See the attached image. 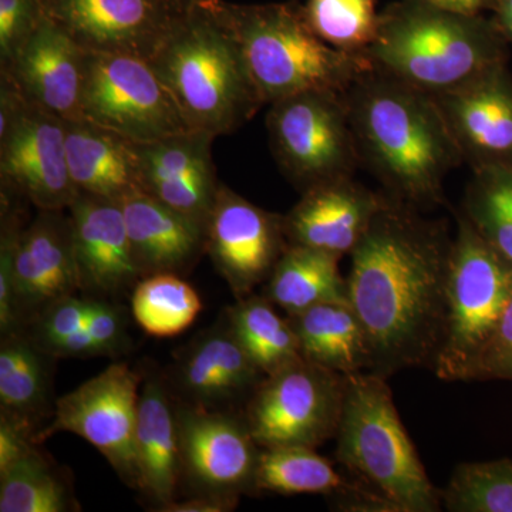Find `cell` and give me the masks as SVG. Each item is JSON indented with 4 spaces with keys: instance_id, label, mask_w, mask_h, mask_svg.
I'll use <instances>...</instances> for the list:
<instances>
[{
    "instance_id": "1",
    "label": "cell",
    "mask_w": 512,
    "mask_h": 512,
    "mask_svg": "<svg viewBox=\"0 0 512 512\" xmlns=\"http://www.w3.org/2000/svg\"><path fill=\"white\" fill-rule=\"evenodd\" d=\"M454 238L443 221L389 197L353 249L349 305L365 332L366 372L389 379L436 366L446 336Z\"/></svg>"
},
{
    "instance_id": "2",
    "label": "cell",
    "mask_w": 512,
    "mask_h": 512,
    "mask_svg": "<svg viewBox=\"0 0 512 512\" xmlns=\"http://www.w3.org/2000/svg\"><path fill=\"white\" fill-rule=\"evenodd\" d=\"M360 165L384 194L414 208L444 201V180L463 163L434 97L375 70L345 92Z\"/></svg>"
},
{
    "instance_id": "3",
    "label": "cell",
    "mask_w": 512,
    "mask_h": 512,
    "mask_svg": "<svg viewBox=\"0 0 512 512\" xmlns=\"http://www.w3.org/2000/svg\"><path fill=\"white\" fill-rule=\"evenodd\" d=\"M147 62L191 130L231 134L265 106L220 0L185 10Z\"/></svg>"
},
{
    "instance_id": "4",
    "label": "cell",
    "mask_w": 512,
    "mask_h": 512,
    "mask_svg": "<svg viewBox=\"0 0 512 512\" xmlns=\"http://www.w3.org/2000/svg\"><path fill=\"white\" fill-rule=\"evenodd\" d=\"M370 70L431 97L451 92L507 60V40L493 20L400 0L380 13Z\"/></svg>"
},
{
    "instance_id": "5",
    "label": "cell",
    "mask_w": 512,
    "mask_h": 512,
    "mask_svg": "<svg viewBox=\"0 0 512 512\" xmlns=\"http://www.w3.org/2000/svg\"><path fill=\"white\" fill-rule=\"evenodd\" d=\"M220 10L268 106L308 90L346 92L360 74L370 70L365 57L323 42L296 0L265 5L220 0Z\"/></svg>"
},
{
    "instance_id": "6",
    "label": "cell",
    "mask_w": 512,
    "mask_h": 512,
    "mask_svg": "<svg viewBox=\"0 0 512 512\" xmlns=\"http://www.w3.org/2000/svg\"><path fill=\"white\" fill-rule=\"evenodd\" d=\"M336 458L397 512H437L443 498L404 429L387 379L346 376Z\"/></svg>"
},
{
    "instance_id": "7",
    "label": "cell",
    "mask_w": 512,
    "mask_h": 512,
    "mask_svg": "<svg viewBox=\"0 0 512 512\" xmlns=\"http://www.w3.org/2000/svg\"><path fill=\"white\" fill-rule=\"evenodd\" d=\"M511 293L512 264L461 212L448 271L446 336L433 369L437 377L470 382Z\"/></svg>"
},
{
    "instance_id": "8",
    "label": "cell",
    "mask_w": 512,
    "mask_h": 512,
    "mask_svg": "<svg viewBox=\"0 0 512 512\" xmlns=\"http://www.w3.org/2000/svg\"><path fill=\"white\" fill-rule=\"evenodd\" d=\"M266 128L276 164L301 194L353 177L360 165L345 92L308 90L275 101Z\"/></svg>"
},
{
    "instance_id": "9",
    "label": "cell",
    "mask_w": 512,
    "mask_h": 512,
    "mask_svg": "<svg viewBox=\"0 0 512 512\" xmlns=\"http://www.w3.org/2000/svg\"><path fill=\"white\" fill-rule=\"evenodd\" d=\"M0 180L2 191L39 211L69 210L79 195L70 178L66 121L30 103L0 77Z\"/></svg>"
},
{
    "instance_id": "10",
    "label": "cell",
    "mask_w": 512,
    "mask_h": 512,
    "mask_svg": "<svg viewBox=\"0 0 512 512\" xmlns=\"http://www.w3.org/2000/svg\"><path fill=\"white\" fill-rule=\"evenodd\" d=\"M346 376L299 359L266 376L245 406L252 437L261 448H316L338 433Z\"/></svg>"
},
{
    "instance_id": "11",
    "label": "cell",
    "mask_w": 512,
    "mask_h": 512,
    "mask_svg": "<svg viewBox=\"0 0 512 512\" xmlns=\"http://www.w3.org/2000/svg\"><path fill=\"white\" fill-rule=\"evenodd\" d=\"M82 116L131 143L191 130L147 60L113 53L86 52Z\"/></svg>"
},
{
    "instance_id": "12",
    "label": "cell",
    "mask_w": 512,
    "mask_h": 512,
    "mask_svg": "<svg viewBox=\"0 0 512 512\" xmlns=\"http://www.w3.org/2000/svg\"><path fill=\"white\" fill-rule=\"evenodd\" d=\"M144 372L117 362L56 400L52 423L37 444L57 433H73L106 457L117 476L138 490L136 427Z\"/></svg>"
},
{
    "instance_id": "13",
    "label": "cell",
    "mask_w": 512,
    "mask_h": 512,
    "mask_svg": "<svg viewBox=\"0 0 512 512\" xmlns=\"http://www.w3.org/2000/svg\"><path fill=\"white\" fill-rule=\"evenodd\" d=\"M177 421L181 484L192 494L239 498L255 493L261 447L244 416L177 402Z\"/></svg>"
},
{
    "instance_id": "14",
    "label": "cell",
    "mask_w": 512,
    "mask_h": 512,
    "mask_svg": "<svg viewBox=\"0 0 512 512\" xmlns=\"http://www.w3.org/2000/svg\"><path fill=\"white\" fill-rule=\"evenodd\" d=\"M284 215L269 212L221 184L207 225V254L235 298L268 281L286 248Z\"/></svg>"
},
{
    "instance_id": "15",
    "label": "cell",
    "mask_w": 512,
    "mask_h": 512,
    "mask_svg": "<svg viewBox=\"0 0 512 512\" xmlns=\"http://www.w3.org/2000/svg\"><path fill=\"white\" fill-rule=\"evenodd\" d=\"M188 8L175 0H47L46 12L86 52L148 60Z\"/></svg>"
},
{
    "instance_id": "16",
    "label": "cell",
    "mask_w": 512,
    "mask_h": 512,
    "mask_svg": "<svg viewBox=\"0 0 512 512\" xmlns=\"http://www.w3.org/2000/svg\"><path fill=\"white\" fill-rule=\"evenodd\" d=\"M215 136L187 130L133 143L137 187L154 200L207 227L221 183L212 160Z\"/></svg>"
},
{
    "instance_id": "17",
    "label": "cell",
    "mask_w": 512,
    "mask_h": 512,
    "mask_svg": "<svg viewBox=\"0 0 512 512\" xmlns=\"http://www.w3.org/2000/svg\"><path fill=\"white\" fill-rule=\"evenodd\" d=\"M265 377L242 348L224 312L178 353L165 379L177 402L229 410L232 404L248 402Z\"/></svg>"
},
{
    "instance_id": "18",
    "label": "cell",
    "mask_w": 512,
    "mask_h": 512,
    "mask_svg": "<svg viewBox=\"0 0 512 512\" xmlns=\"http://www.w3.org/2000/svg\"><path fill=\"white\" fill-rule=\"evenodd\" d=\"M463 163L512 168V80L505 64L434 97Z\"/></svg>"
},
{
    "instance_id": "19",
    "label": "cell",
    "mask_w": 512,
    "mask_h": 512,
    "mask_svg": "<svg viewBox=\"0 0 512 512\" xmlns=\"http://www.w3.org/2000/svg\"><path fill=\"white\" fill-rule=\"evenodd\" d=\"M80 293L114 299L143 279L121 202L79 192L69 207Z\"/></svg>"
},
{
    "instance_id": "20",
    "label": "cell",
    "mask_w": 512,
    "mask_h": 512,
    "mask_svg": "<svg viewBox=\"0 0 512 512\" xmlns=\"http://www.w3.org/2000/svg\"><path fill=\"white\" fill-rule=\"evenodd\" d=\"M13 271L19 330L47 306L80 293L70 215L39 211L20 229Z\"/></svg>"
},
{
    "instance_id": "21",
    "label": "cell",
    "mask_w": 512,
    "mask_h": 512,
    "mask_svg": "<svg viewBox=\"0 0 512 512\" xmlns=\"http://www.w3.org/2000/svg\"><path fill=\"white\" fill-rule=\"evenodd\" d=\"M84 66L86 50L47 15L12 62L0 67V77L30 103L64 121H79Z\"/></svg>"
},
{
    "instance_id": "22",
    "label": "cell",
    "mask_w": 512,
    "mask_h": 512,
    "mask_svg": "<svg viewBox=\"0 0 512 512\" xmlns=\"http://www.w3.org/2000/svg\"><path fill=\"white\" fill-rule=\"evenodd\" d=\"M386 194L369 190L353 177L336 178L302 192L284 215L289 245L350 255L365 237Z\"/></svg>"
},
{
    "instance_id": "23",
    "label": "cell",
    "mask_w": 512,
    "mask_h": 512,
    "mask_svg": "<svg viewBox=\"0 0 512 512\" xmlns=\"http://www.w3.org/2000/svg\"><path fill=\"white\" fill-rule=\"evenodd\" d=\"M138 490L154 511L177 500L181 485L177 402L158 370L144 372L136 427Z\"/></svg>"
},
{
    "instance_id": "24",
    "label": "cell",
    "mask_w": 512,
    "mask_h": 512,
    "mask_svg": "<svg viewBox=\"0 0 512 512\" xmlns=\"http://www.w3.org/2000/svg\"><path fill=\"white\" fill-rule=\"evenodd\" d=\"M128 238L143 278L187 275L207 254V227L185 217L143 191L121 198Z\"/></svg>"
},
{
    "instance_id": "25",
    "label": "cell",
    "mask_w": 512,
    "mask_h": 512,
    "mask_svg": "<svg viewBox=\"0 0 512 512\" xmlns=\"http://www.w3.org/2000/svg\"><path fill=\"white\" fill-rule=\"evenodd\" d=\"M66 154L74 187L120 201L138 190L133 143L90 121H66Z\"/></svg>"
},
{
    "instance_id": "26",
    "label": "cell",
    "mask_w": 512,
    "mask_h": 512,
    "mask_svg": "<svg viewBox=\"0 0 512 512\" xmlns=\"http://www.w3.org/2000/svg\"><path fill=\"white\" fill-rule=\"evenodd\" d=\"M53 362L23 330L0 342V414L23 421L39 433V424L55 412Z\"/></svg>"
},
{
    "instance_id": "27",
    "label": "cell",
    "mask_w": 512,
    "mask_h": 512,
    "mask_svg": "<svg viewBox=\"0 0 512 512\" xmlns=\"http://www.w3.org/2000/svg\"><path fill=\"white\" fill-rule=\"evenodd\" d=\"M286 318L298 336L303 359L340 375L366 372V336L349 303H320Z\"/></svg>"
},
{
    "instance_id": "28",
    "label": "cell",
    "mask_w": 512,
    "mask_h": 512,
    "mask_svg": "<svg viewBox=\"0 0 512 512\" xmlns=\"http://www.w3.org/2000/svg\"><path fill=\"white\" fill-rule=\"evenodd\" d=\"M340 256L301 245H289L264 288L266 298L286 315L320 303H349L348 279L339 268Z\"/></svg>"
},
{
    "instance_id": "29",
    "label": "cell",
    "mask_w": 512,
    "mask_h": 512,
    "mask_svg": "<svg viewBox=\"0 0 512 512\" xmlns=\"http://www.w3.org/2000/svg\"><path fill=\"white\" fill-rule=\"evenodd\" d=\"M237 301L225 312L242 348L265 376L302 359L298 336L274 303L256 293Z\"/></svg>"
},
{
    "instance_id": "30",
    "label": "cell",
    "mask_w": 512,
    "mask_h": 512,
    "mask_svg": "<svg viewBox=\"0 0 512 512\" xmlns=\"http://www.w3.org/2000/svg\"><path fill=\"white\" fill-rule=\"evenodd\" d=\"M355 483L340 476L315 448L286 446L261 448L255 473V493L281 495L323 494L338 497Z\"/></svg>"
},
{
    "instance_id": "31",
    "label": "cell",
    "mask_w": 512,
    "mask_h": 512,
    "mask_svg": "<svg viewBox=\"0 0 512 512\" xmlns=\"http://www.w3.org/2000/svg\"><path fill=\"white\" fill-rule=\"evenodd\" d=\"M72 485L39 444L0 473V512L79 511Z\"/></svg>"
},
{
    "instance_id": "32",
    "label": "cell",
    "mask_w": 512,
    "mask_h": 512,
    "mask_svg": "<svg viewBox=\"0 0 512 512\" xmlns=\"http://www.w3.org/2000/svg\"><path fill=\"white\" fill-rule=\"evenodd\" d=\"M201 311L200 295L177 274L146 276L134 286L131 295V315L154 338L180 335Z\"/></svg>"
},
{
    "instance_id": "33",
    "label": "cell",
    "mask_w": 512,
    "mask_h": 512,
    "mask_svg": "<svg viewBox=\"0 0 512 512\" xmlns=\"http://www.w3.org/2000/svg\"><path fill=\"white\" fill-rule=\"evenodd\" d=\"M463 215L512 264V168L474 171L464 197Z\"/></svg>"
},
{
    "instance_id": "34",
    "label": "cell",
    "mask_w": 512,
    "mask_h": 512,
    "mask_svg": "<svg viewBox=\"0 0 512 512\" xmlns=\"http://www.w3.org/2000/svg\"><path fill=\"white\" fill-rule=\"evenodd\" d=\"M303 13L323 42L352 55L363 56L379 33L376 0H308Z\"/></svg>"
},
{
    "instance_id": "35",
    "label": "cell",
    "mask_w": 512,
    "mask_h": 512,
    "mask_svg": "<svg viewBox=\"0 0 512 512\" xmlns=\"http://www.w3.org/2000/svg\"><path fill=\"white\" fill-rule=\"evenodd\" d=\"M441 498L451 512H512V460L460 464Z\"/></svg>"
},
{
    "instance_id": "36",
    "label": "cell",
    "mask_w": 512,
    "mask_h": 512,
    "mask_svg": "<svg viewBox=\"0 0 512 512\" xmlns=\"http://www.w3.org/2000/svg\"><path fill=\"white\" fill-rule=\"evenodd\" d=\"M131 348L128 312L111 299L97 301L92 319L76 335L63 339L47 355L55 359H90L119 357Z\"/></svg>"
},
{
    "instance_id": "37",
    "label": "cell",
    "mask_w": 512,
    "mask_h": 512,
    "mask_svg": "<svg viewBox=\"0 0 512 512\" xmlns=\"http://www.w3.org/2000/svg\"><path fill=\"white\" fill-rule=\"evenodd\" d=\"M46 16L43 0H0V67L12 62Z\"/></svg>"
},
{
    "instance_id": "38",
    "label": "cell",
    "mask_w": 512,
    "mask_h": 512,
    "mask_svg": "<svg viewBox=\"0 0 512 512\" xmlns=\"http://www.w3.org/2000/svg\"><path fill=\"white\" fill-rule=\"evenodd\" d=\"M20 228L9 215H2V234H0V333L19 330L18 312L15 295V249Z\"/></svg>"
},
{
    "instance_id": "39",
    "label": "cell",
    "mask_w": 512,
    "mask_h": 512,
    "mask_svg": "<svg viewBox=\"0 0 512 512\" xmlns=\"http://www.w3.org/2000/svg\"><path fill=\"white\" fill-rule=\"evenodd\" d=\"M512 380V293L471 380Z\"/></svg>"
},
{
    "instance_id": "40",
    "label": "cell",
    "mask_w": 512,
    "mask_h": 512,
    "mask_svg": "<svg viewBox=\"0 0 512 512\" xmlns=\"http://www.w3.org/2000/svg\"><path fill=\"white\" fill-rule=\"evenodd\" d=\"M35 437L29 424L0 414V473L37 446Z\"/></svg>"
},
{
    "instance_id": "41",
    "label": "cell",
    "mask_w": 512,
    "mask_h": 512,
    "mask_svg": "<svg viewBox=\"0 0 512 512\" xmlns=\"http://www.w3.org/2000/svg\"><path fill=\"white\" fill-rule=\"evenodd\" d=\"M239 498L227 495L192 494L175 500L161 512H228L237 508Z\"/></svg>"
},
{
    "instance_id": "42",
    "label": "cell",
    "mask_w": 512,
    "mask_h": 512,
    "mask_svg": "<svg viewBox=\"0 0 512 512\" xmlns=\"http://www.w3.org/2000/svg\"><path fill=\"white\" fill-rule=\"evenodd\" d=\"M429 3L436 8L450 10V12L461 13V15L477 16L484 10L494 9L497 0H420Z\"/></svg>"
},
{
    "instance_id": "43",
    "label": "cell",
    "mask_w": 512,
    "mask_h": 512,
    "mask_svg": "<svg viewBox=\"0 0 512 512\" xmlns=\"http://www.w3.org/2000/svg\"><path fill=\"white\" fill-rule=\"evenodd\" d=\"M494 25L505 40L512 42V0H497L494 9Z\"/></svg>"
},
{
    "instance_id": "44",
    "label": "cell",
    "mask_w": 512,
    "mask_h": 512,
    "mask_svg": "<svg viewBox=\"0 0 512 512\" xmlns=\"http://www.w3.org/2000/svg\"><path fill=\"white\" fill-rule=\"evenodd\" d=\"M175 2L180 3L184 8H191V6L201 5V3H210L212 0H175Z\"/></svg>"
},
{
    "instance_id": "45",
    "label": "cell",
    "mask_w": 512,
    "mask_h": 512,
    "mask_svg": "<svg viewBox=\"0 0 512 512\" xmlns=\"http://www.w3.org/2000/svg\"><path fill=\"white\" fill-rule=\"evenodd\" d=\"M43 2H45V6H46V2H47V0H43Z\"/></svg>"
}]
</instances>
